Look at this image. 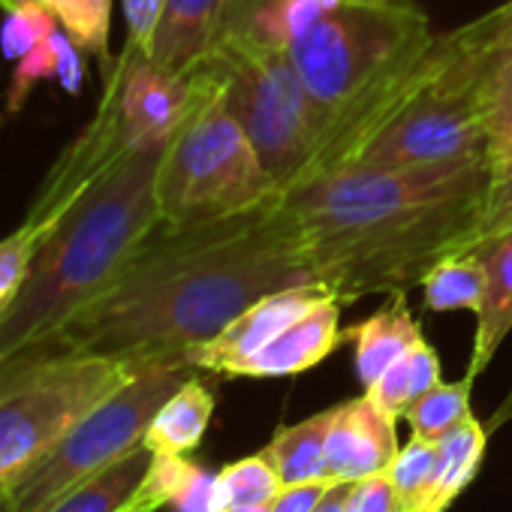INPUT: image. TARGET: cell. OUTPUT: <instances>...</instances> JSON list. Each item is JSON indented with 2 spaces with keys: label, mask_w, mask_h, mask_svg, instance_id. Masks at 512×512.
<instances>
[{
  "label": "cell",
  "mask_w": 512,
  "mask_h": 512,
  "mask_svg": "<svg viewBox=\"0 0 512 512\" xmlns=\"http://www.w3.org/2000/svg\"><path fill=\"white\" fill-rule=\"evenodd\" d=\"M0 512H10V491H4V497H0Z\"/></svg>",
  "instance_id": "40"
},
{
  "label": "cell",
  "mask_w": 512,
  "mask_h": 512,
  "mask_svg": "<svg viewBox=\"0 0 512 512\" xmlns=\"http://www.w3.org/2000/svg\"><path fill=\"white\" fill-rule=\"evenodd\" d=\"M4 491H7V488H0V497H4Z\"/></svg>",
  "instance_id": "42"
},
{
  "label": "cell",
  "mask_w": 512,
  "mask_h": 512,
  "mask_svg": "<svg viewBox=\"0 0 512 512\" xmlns=\"http://www.w3.org/2000/svg\"><path fill=\"white\" fill-rule=\"evenodd\" d=\"M353 482H335L326 497L320 500V506L314 512H347V494H350Z\"/></svg>",
  "instance_id": "36"
},
{
  "label": "cell",
  "mask_w": 512,
  "mask_h": 512,
  "mask_svg": "<svg viewBox=\"0 0 512 512\" xmlns=\"http://www.w3.org/2000/svg\"><path fill=\"white\" fill-rule=\"evenodd\" d=\"M326 296H335V293L323 284H302V287H287V290L256 299L211 341L187 350V362L202 374L232 377L244 359H250L266 344H272L284 329L302 320Z\"/></svg>",
  "instance_id": "11"
},
{
  "label": "cell",
  "mask_w": 512,
  "mask_h": 512,
  "mask_svg": "<svg viewBox=\"0 0 512 512\" xmlns=\"http://www.w3.org/2000/svg\"><path fill=\"white\" fill-rule=\"evenodd\" d=\"M437 383H443V368H440V356L437 350L422 338L419 344H413L401 359H395L383 377L368 386L365 392L395 419H404V413L425 395L431 392Z\"/></svg>",
  "instance_id": "22"
},
{
  "label": "cell",
  "mask_w": 512,
  "mask_h": 512,
  "mask_svg": "<svg viewBox=\"0 0 512 512\" xmlns=\"http://www.w3.org/2000/svg\"><path fill=\"white\" fill-rule=\"evenodd\" d=\"M434 37L413 0H338L287 46V55L314 100L335 115L338 130L380 100Z\"/></svg>",
  "instance_id": "4"
},
{
  "label": "cell",
  "mask_w": 512,
  "mask_h": 512,
  "mask_svg": "<svg viewBox=\"0 0 512 512\" xmlns=\"http://www.w3.org/2000/svg\"><path fill=\"white\" fill-rule=\"evenodd\" d=\"M148 464H151V452L139 446L130 455L109 464L106 470L73 485L43 512H124L139 497Z\"/></svg>",
  "instance_id": "18"
},
{
  "label": "cell",
  "mask_w": 512,
  "mask_h": 512,
  "mask_svg": "<svg viewBox=\"0 0 512 512\" xmlns=\"http://www.w3.org/2000/svg\"><path fill=\"white\" fill-rule=\"evenodd\" d=\"M509 419H512V392L503 398V404H500V407L494 410V416L485 422V431H494V428H500V425H503V422H509Z\"/></svg>",
  "instance_id": "37"
},
{
  "label": "cell",
  "mask_w": 512,
  "mask_h": 512,
  "mask_svg": "<svg viewBox=\"0 0 512 512\" xmlns=\"http://www.w3.org/2000/svg\"><path fill=\"white\" fill-rule=\"evenodd\" d=\"M205 67L278 190L317 169L335 115L305 88L287 49L241 28L217 46Z\"/></svg>",
  "instance_id": "5"
},
{
  "label": "cell",
  "mask_w": 512,
  "mask_h": 512,
  "mask_svg": "<svg viewBox=\"0 0 512 512\" xmlns=\"http://www.w3.org/2000/svg\"><path fill=\"white\" fill-rule=\"evenodd\" d=\"M437 461H440V446L437 440L413 437L407 446L398 449L395 461L389 464V479L401 497L404 512H428L431 494L437 485Z\"/></svg>",
  "instance_id": "25"
},
{
  "label": "cell",
  "mask_w": 512,
  "mask_h": 512,
  "mask_svg": "<svg viewBox=\"0 0 512 512\" xmlns=\"http://www.w3.org/2000/svg\"><path fill=\"white\" fill-rule=\"evenodd\" d=\"M10 4V0H0V7H7Z\"/></svg>",
  "instance_id": "41"
},
{
  "label": "cell",
  "mask_w": 512,
  "mask_h": 512,
  "mask_svg": "<svg viewBox=\"0 0 512 512\" xmlns=\"http://www.w3.org/2000/svg\"><path fill=\"white\" fill-rule=\"evenodd\" d=\"M70 37L64 34V28H58L46 43H40L37 49H31L25 58L16 61V73H13V88H10V112H19L25 106V100L31 97L34 85L55 79L61 73V58L67 49Z\"/></svg>",
  "instance_id": "31"
},
{
  "label": "cell",
  "mask_w": 512,
  "mask_h": 512,
  "mask_svg": "<svg viewBox=\"0 0 512 512\" xmlns=\"http://www.w3.org/2000/svg\"><path fill=\"white\" fill-rule=\"evenodd\" d=\"M395 416L386 413L368 392L335 404V419L326 440V470L338 482H359L386 473L398 455Z\"/></svg>",
  "instance_id": "12"
},
{
  "label": "cell",
  "mask_w": 512,
  "mask_h": 512,
  "mask_svg": "<svg viewBox=\"0 0 512 512\" xmlns=\"http://www.w3.org/2000/svg\"><path fill=\"white\" fill-rule=\"evenodd\" d=\"M217 512H272V506H226Z\"/></svg>",
  "instance_id": "39"
},
{
  "label": "cell",
  "mask_w": 512,
  "mask_h": 512,
  "mask_svg": "<svg viewBox=\"0 0 512 512\" xmlns=\"http://www.w3.org/2000/svg\"><path fill=\"white\" fill-rule=\"evenodd\" d=\"M302 284L317 281L278 196L196 226L157 223L121 275L37 350L187 359L256 299Z\"/></svg>",
  "instance_id": "1"
},
{
  "label": "cell",
  "mask_w": 512,
  "mask_h": 512,
  "mask_svg": "<svg viewBox=\"0 0 512 512\" xmlns=\"http://www.w3.org/2000/svg\"><path fill=\"white\" fill-rule=\"evenodd\" d=\"M124 7V22H127V43L139 52L148 55L160 13H163V0H121Z\"/></svg>",
  "instance_id": "34"
},
{
  "label": "cell",
  "mask_w": 512,
  "mask_h": 512,
  "mask_svg": "<svg viewBox=\"0 0 512 512\" xmlns=\"http://www.w3.org/2000/svg\"><path fill=\"white\" fill-rule=\"evenodd\" d=\"M196 371L190 380H184L154 413L142 446L151 455H190L214 416V392Z\"/></svg>",
  "instance_id": "17"
},
{
  "label": "cell",
  "mask_w": 512,
  "mask_h": 512,
  "mask_svg": "<svg viewBox=\"0 0 512 512\" xmlns=\"http://www.w3.org/2000/svg\"><path fill=\"white\" fill-rule=\"evenodd\" d=\"M145 362L151 359L31 350L0 365V488L25 476Z\"/></svg>",
  "instance_id": "7"
},
{
  "label": "cell",
  "mask_w": 512,
  "mask_h": 512,
  "mask_svg": "<svg viewBox=\"0 0 512 512\" xmlns=\"http://www.w3.org/2000/svg\"><path fill=\"white\" fill-rule=\"evenodd\" d=\"M196 374L184 356H157L139 374L85 413L10 491V512H43L82 479L142 446L160 404Z\"/></svg>",
  "instance_id": "8"
},
{
  "label": "cell",
  "mask_w": 512,
  "mask_h": 512,
  "mask_svg": "<svg viewBox=\"0 0 512 512\" xmlns=\"http://www.w3.org/2000/svg\"><path fill=\"white\" fill-rule=\"evenodd\" d=\"M347 512H404V506L389 473H374L353 482L347 494Z\"/></svg>",
  "instance_id": "33"
},
{
  "label": "cell",
  "mask_w": 512,
  "mask_h": 512,
  "mask_svg": "<svg viewBox=\"0 0 512 512\" xmlns=\"http://www.w3.org/2000/svg\"><path fill=\"white\" fill-rule=\"evenodd\" d=\"M55 226L58 223L25 220L16 232L0 238V311L16 299V293L31 278L34 260L40 256V250L49 241Z\"/></svg>",
  "instance_id": "28"
},
{
  "label": "cell",
  "mask_w": 512,
  "mask_h": 512,
  "mask_svg": "<svg viewBox=\"0 0 512 512\" xmlns=\"http://www.w3.org/2000/svg\"><path fill=\"white\" fill-rule=\"evenodd\" d=\"M341 311H344V302L338 296H326L302 320L284 329L272 344H266L260 353L244 359L232 377L272 380V377H296V374L317 368L344 341Z\"/></svg>",
  "instance_id": "13"
},
{
  "label": "cell",
  "mask_w": 512,
  "mask_h": 512,
  "mask_svg": "<svg viewBox=\"0 0 512 512\" xmlns=\"http://www.w3.org/2000/svg\"><path fill=\"white\" fill-rule=\"evenodd\" d=\"M422 305L431 314H449V311H470L473 317L485 308L488 293V272L479 250H461L449 253L422 278Z\"/></svg>",
  "instance_id": "20"
},
{
  "label": "cell",
  "mask_w": 512,
  "mask_h": 512,
  "mask_svg": "<svg viewBox=\"0 0 512 512\" xmlns=\"http://www.w3.org/2000/svg\"><path fill=\"white\" fill-rule=\"evenodd\" d=\"M422 338V323L413 317L407 293H389L383 308H377L368 320L344 329V341L353 344V368L362 389L374 386L383 371Z\"/></svg>",
  "instance_id": "15"
},
{
  "label": "cell",
  "mask_w": 512,
  "mask_h": 512,
  "mask_svg": "<svg viewBox=\"0 0 512 512\" xmlns=\"http://www.w3.org/2000/svg\"><path fill=\"white\" fill-rule=\"evenodd\" d=\"M214 476L187 455H151L139 491L172 512H214Z\"/></svg>",
  "instance_id": "21"
},
{
  "label": "cell",
  "mask_w": 512,
  "mask_h": 512,
  "mask_svg": "<svg viewBox=\"0 0 512 512\" xmlns=\"http://www.w3.org/2000/svg\"><path fill=\"white\" fill-rule=\"evenodd\" d=\"M266 0H163L148 58L175 76H190L217 46L250 25Z\"/></svg>",
  "instance_id": "10"
},
{
  "label": "cell",
  "mask_w": 512,
  "mask_h": 512,
  "mask_svg": "<svg viewBox=\"0 0 512 512\" xmlns=\"http://www.w3.org/2000/svg\"><path fill=\"white\" fill-rule=\"evenodd\" d=\"M133 148H166L193 103V76L160 70L145 52L124 46L103 70Z\"/></svg>",
  "instance_id": "9"
},
{
  "label": "cell",
  "mask_w": 512,
  "mask_h": 512,
  "mask_svg": "<svg viewBox=\"0 0 512 512\" xmlns=\"http://www.w3.org/2000/svg\"><path fill=\"white\" fill-rule=\"evenodd\" d=\"M485 260L488 272V293H485V308L476 317V335H473V353L467 374L476 380L512 332V229L503 232L500 238L476 247Z\"/></svg>",
  "instance_id": "16"
},
{
  "label": "cell",
  "mask_w": 512,
  "mask_h": 512,
  "mask_svg": "<svg viewBox=\"0 0 512 512\" xmlns=\"http://www.w3.org/2000/svg\"><path fill=\"white\" fill-rule=\"evenodd\" d=\"M470 389L473 380L464 377L458 383H437L431 392H425L407 413V425L413 437H425V440H440L449 431H455L458 425H464L473 410H470Z\"/></svg>",
  "instance_id": "26"
},
{
  "label": "cell",
  "mask_w": 512,
  "mask_h": 512,
  "mask_svg": "<svg viewBox=\"0 0 512 512\" xmlns=\"http://www.w3.org/2000/svg\"><path fill=\"white\" fill-rule=\"evenodd\" d=\"M332 485H335V479H320V482H305V485H287L275 497L272 512H314Z\"/></svg>",
  "instance_id": "35"
},
{
  "label": "cell",
  "mask_w": 512,
  "mask_h": 512,
  "mask_svg": "<svg viewBox=\"0 0 512 512\" xmlns=\"http://www.w3.org/2000/svg\"><path fill=\"white\" fill-rule=\"evenodd\" d=\"M335 4L338 0H266V4L256 10V16L250 19L247 31L287 49Z\"/></svg>",
  "instance_id": "29"
},
{
  "label": "cell",
  "mask_w": 512,
  "mask_h": 512,
  "mask_svg": "<svg viewBox=\"0 0 512 512\" xmlns=\"http://www.w3.org/2000/svg\"><path fill=\"white\" fill-rule=\"evenodd\" d=\"M494 22V52L485 67L479 112L485 130V169L491 184L512 175V0L488 13Z\"/></svg>",
  "instance_id": "14"
},
{
  "label": "cell",
  "mask_w": 512,
  "mask_h": 512,
  "mask_svg": "<svg viewBox=\"0 0 512 512\" xmlns=\"http://www.w3.org/2000/svg\"><path fill=\"white\" fill-rule=\"evenodd\" d=\"M509 229H512V175L497 181V184H491L488 202H485V214H482L479 226L473 229V235H470L464 250H476V247L500 238Z\"/></svg>",
  "instance_id": "32"
},
{
  "label": "cell",
  "mask_w": 512,
  "mask_h": 512,
  "mask_svg": "<svg viewBox=\"0 0 512 512\" xmlns=\"http://www.w3.org/2000/svg\"><path fill=\"white\" fill-rule=\"evenodd\" d=\"M193 103L157 169V208L166 226H196L266 205L278 184L220 97L214 73H193Z\"/></svg>",
  "instance_id": "6"
},
{
  "label": "cell",
  "mask_w": 512,
  "mask_h": 512,
  "mask_svg": "<svg viewBox=\"0 0 512 512\" xmlns=\"http://www.w3.org/2000/svg\"><path fill=\"white\" fill-rule=\"evenodd\" d=\"M157 509H163L157 500H151V497H145L142 491H139V497L133 500V506L130 509H124V512H157Z\"/></svg>",
  "instance_id": "38"
},
{
  "label": "cell",
  "mask_w": 512,
  "mask_h": 512,
  "mask_svg": "<svg viewBox=\"0 0 512 512\" xmlns=\"http://www.w3.org/2000/svg\"><path fill=\"white\" fill-rule=\"evenodd\" d=\"M485 160L425 169L341 166L278 190L317 284L344 308L407 293L449 253H461L485 214Z\"/></svg>",
  "instance_id": "2"
},
{
  "label": "cell",
  "mask_w": 512,
  "mask_h": 512,
  "mask_svg": "<svg viewBox=\"0 0 512 512\" xmlns=\"http://www.w3.org/2000/svg\"><path fill=\"white\" fill-rule=\"evenodd\" d=\"M332 419H335V407L320 410V413L308 416L299 425L281 428L269 440V446L260 449L269 458V464L278 470L284 488L287 485H305V482L332 479L329 470H326V440H329Z\"/></svg>",
  "instance_id": "19"
},
{
  "label": "cell",
  "mask_w": 512,
  "mask_h": 512,
  "mask_svg": "<svg viewBox=\"0 0 512 512\" xmlns=\"http://www.w3.org/2000/svg\"><path fill=\"white\" fill-rule=\"evenodd\" d=\"M284 491L278 470L263 452L232 461L214 476V512L226 506H272Z\"/></svg>",
  "instance_id": "24"
},
{
  "label": "cell",
  "mask_w": 512,
  "mask_h": 512,
  "mask_svg": "<svg viewBox=\"0 0 512 512\" xmlns=\"http://www.w3.org/2000/svg\"><path fill=\"white\" fill-rule=\"evenodd\" d=\"M4 25H0V52L10 61L25 58L31 49L46 43L61 25L43 0H10L4 7Z\"/></svg>",
  "instance_id": "30"
},
{
  "label": "cell",
  "mask_w": 512,
  "mask_h": 512,
  "mask_svg": "<svg viewBox=\"0 0 512 512\" xmlns=\"http://www.w3.org/2000/svg\"><path fill=\"white\" fill-rule=\"evenodd\" d=\"M55 13L64 34L88 55L100 58L103 70L112 64L109 34H112V0H43Z\"/></svg>",
  "instance_id": "27"
},
{
  "label": "cell",
  "mask_w": 512,
  "mask_h": 512,
  "mask_svg": "<svg viewBox=\"0 0 512 512\" xmlns=\"http://www.w3.org/2000/svg\"><path fill=\"white\" fill-rule=\"evenodd\" d=\"M485 443H488V431L476 416H470L464 425H458L455 431L437 440L440 461H437V485L428 512H446L449 503L473 482L485 455Z\"/></svg>",
  "instance_id": "23"
},
{
  "label": "cell",
  "mask_w": 512,
  "mask_h": 512,
  "mask_svg": "<svg viewBox=\"0 0 512 512\" xmlns=\"http://www.w3.org/2000/svg\"><path fill=\"white\" fill-rule=\"evenodd\" d=\"M166 148H142L106 169L58 220L31 278L0 311V365L43 347L88 308L157 229V169Z\"/></svg>",
  "instance_id": "3"
}]
</instances>
